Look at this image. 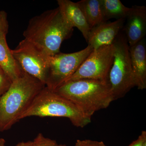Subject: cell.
I'll list each match as a JSON object with an SVG mask.
<instances>
[{"mask_svg": "<svg viewBox=\"0 0 146 146\" xmlns=\"http://www.w3.org/2000/svg\"><path fill=\"white\" fill-rule=\"evenodd\" d=\"M114 54L113 44L93 50L66 82L82 79L108 81L114 59Z\"/></svg>", "mask_w": 146, "mask_h": 146, "instance_id": "8", "label": "cell"}, {"mask_svg": "<svg viewBox=\"0 0 146 146\" xmlns=\"http://www.w3.org/2000/svg\"><path fill=\"white\" fill-rule=\"evenodd\" d=\"M5 141L3 138H0V146H5Z\"/></svg>", "mask_w": 146, "mask_h": 146, "instance_id": "22", "label": "cell"}, {"mask_svg": "<svg viewBox=\"0 0 146 146\" xmlns=\"http://www.w3.org/2000/svg\"><path fill=\"white\" fill-rule=\"evenodd\" d=\"M94 49L90 45L71 53H59L50 56L46 86L54 91L74 74Z\"/></svg>", "mask_w": 146, "mask_h": 146, "instance_id": "6", "label": "cell"}, {"mask_svg": "<svg viewBox=\"0 0 146 146\" xmlns=\"http://www.w3.org/2000/svg\"><path fill=\"white\" fill-rule=\"evenodd\" d=\"M128 146H146V131H142L138 138Z\"/></svg>", "mask_w": 146, "mask_h": 146, "instance_id": "20", "label": "cell"}, {"mask_svg": "<svg viewBox=\"0 0 146 146\" xmlns=\"http://www.w3.org/2000/svg\"><path fill=\"white\" fill-rule=\"evenodd\" d=\"M32 116L67 118L73 125L81 128L91 123V118L70 101L46 86L36 95L20 120Z\"/></svg>", "mask_w": 146, "mask_h": 146, "instance_id": "4", "label": "cell"}, {"mask_svg": "<svg viewBox=\"0 0 146 146\" xmlns=\"http://www.w3.org/2000/svg\"><path fill=\"white\" fill-rule=\"evenodd\" d=\"M33 142V146H66L59 145L54 140L46 138L42 133H39Z\"/></svg>", "mask_w": 146, "mask_h": 146, "instance_id": "16", "label": "cell"}, {"mask_svg": "<svg viewBox=\"0 0 146 146\" xmlns=\"http://www.w3.org/2000/svg\"><path fill=\"white\" fill-rule=\"evenodd\" d=\"M131 63L135 86L139 90L146 88V46L145 38L129 47Z\"/></svg>", "mask_w": 146, "mask_h": 146, "instance_id": "12", "label": "cell"}, {"mask_svg": "<svg viewBox=\"0 0 146 146\" xmlns=\"http://www.w3.org/2000/svg\"><path fill=\"white\" fill-rule=\"evenodd\" d=\"M0 68L12 82L20 78L23 73L8 46L5 36L0 37Z\"/></svg>", "mask_w": 146, "mask_h": 146, "instance_id": "13", "label": "cell"}, {"mask_svg": "<svg viewBox=\"0 0 146 146\" xmlns=\"http://www.w3.org/2000/svg\"><path fill=\"white\" fill-rule=\"evenodd\" d=\"M16 146H33L32 141L22 142L18 143Z\"/></svg>", "mask_w": 146, "mask_h": 146, "instance_id": "21", "label": "cell"}, {"mask_svg": "<svg viewBox=\"0 0 146 146\" xmlns=\"http://www.w3.org/2000/svg\"><path fill=\"white\" fill-rule=\"evenodd\" d=\"M113 45L114 59L108 75V81L115 100L124 96L135 85L129 45L125 33L121 31Z\"/></svg>", "mask_w": 146, "mask_h": 146, "instance_id": "5", "label": "cell"}, {"mask_svg": "<svg viewBox=\"0 0 146 146\" xmlns=\"http://www.w3.org/2000/svg\"><path fill=\"white\" fill-rule=\"evenodd\" d=\"M73 30L65 23L57 7L31 18L23 36L24 39L51 56L60 52L61 44L70 37Z\"/></svg>", "mask_w": 146, "mask_h": 146, "instance_id": "1", "label": "cell"}, {"mask_svg": "<svg viewBox=\"0 0 146 146\" xmlns=\"http://www.w3.org/2000/svg\"><path fill=\"white\" fill-rule=\"evenodd\" d=\"M125 18L114 22H105L91 29L87 43L96 50L100 47L112 45L123 28Z\"/></svg>", "mask_w": 146, "mask_h": 146, "instance_id": "9", "label": "cell"}, {"mask_svg": "<svg viewBox=\"0 0 146 146\" xmlns=\"http://www.w3.org/2000/svg\"><path fill=\"white\" fill-rule=\"evenodd\" d=\"M12 83L8 76L0 68V97L8 91Z\"/></svg>", "mask_w": 146, "mask_h": 146, "instance_id": "17", "label": "cell"}, {"mask_svg": "<svg viewBox=\"0 0 146 146\" xmlns=\"http://www.w3.org/2000/svg\"><path fill=\"white\" fill-rule=\"evenodd\" d=\"M46 86L41 82L24 72L12 82L8 91L0 97V132L11 128L21 115Z\"/></svg>", "mask_w": 146, "mask_h": 146, "instance_id": "2", "label": "cell"}, {"mask_svg": "<svg viewBox=\"0 0 146 146\" xmlns=\"http://www.w3.org/2000/svg\"><path fill=\"white\" fill-rule=\"evenodd\" d=\"M77 3L83 12L91 30L105 22L100 0H82Z\"/></svg>", "mask_w": 146, "mask_h": 146, "instance_id": "14", "label": "cell"}, {"mask_svg": "<svg viewBox=\"0 0 146 146\" xmlns=\"http://www.w3.org/2000/svg\"><path fill=\"white\" fill-rule=\"evenodd\" d=\"M100 2L105 22L113 18L116 20L125 19L130 10L120 0H100Z\"/></svg>", "mask_w": 146, "mask_h": 146, "instance_id": "15", "label": "cell"}, {"mask_svg": "<svg viewBox=\"0 0 146 146\" xmlns=\"http://www.w3.org/2000/svg\"><path fill=\"white\" fill-rule=\"evenodd\" d=\"M126 23L123 30L129 47L145 38L146 34V7L134 5L130 8L125 18Z\"/></svg>", "mask_w": 146, "mask_h": 146, "instance_id": "10", "label": "cell"}, {"mask_svg": "<svg viewBox=\"0 0 146 146\" xmlns=\"http://www.w3.org/2000/svg\"><path fill=\"white\" fill-rule=\"evenodd\" d=\"M54 92L74 104L90 117L97 111L107 108L114 100L108 80H70Z\"/></svg>", "mask_w": 146, "mask_h": 146, "instance_id": "3", "label": "cell"}, {"mask_svg": "<svg viewBox=\"0 0 146 146\" xmlns=\"http://www.w3.org/2000/svg\"><path fill=\"white\" fill-rule=\"evenodd\" d=\"M74 146H107L102 142L91 140H78Z\"/></svg>", "mask_w": 146, "mask_h": 146, "instance_id": "19", "label": "cell"}, {"mask_svg": "<svg viewBox=\"0 0 146 146\" xmlns=\"http://www.w3.org/2000/svg\"><path fill=\"white\" fill-rule=\"evenodd\" d=\"M11 50L22 70L46 86L50 56L25 39L19 43L15 49Z\"/></svg>", "mask_w": 146, "mask_h": 146, "instance_id": "7", "label": "cell"}, {"mask_svg": "<svg viewBox=\"0 0 146 146\" xmlns=\"http://www.w3.org/2000/svg\"><path fill=\"white\" fill-rule=\"evenodd\" d=\"M7 14L5 11H0V37L6 36L8 31Z\"/></svg>", "mask_w": 146, "mask_h": 146, "instance_id": "18", "label": "cell"}, {"mask_svg": "<svg viewBox=\"0 0 146 146\" xmlns=\"http://www.w3.org/2000/svg\"><path fill=\"white\" fill-rule=\"evenodd\" d=\"M57 3L58 7L65 23L72 28L78 29L87 42L91 29L77 3L70 0H58Z\"/></svg>", "mask_w": 146, "mask_h": 146, "instance_id": "11", "label": "cell"}]
</instances>
